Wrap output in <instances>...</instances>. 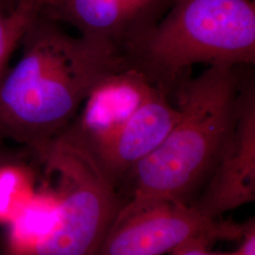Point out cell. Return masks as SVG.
Listing matches in <instances>:
<instances>
[{"mask_svg":"<svg viewBox=\"0 0 255 255\" xmlns=\"http://www.w3.org/2000/svg\"><path fill=\"white\" fill-rule=\"evenodd\" d=\"M0 77V137L35 156L68 127L93 88L128 64L109 42L73 36L42 14Z\"/></svg>","mask_w":255,"mask_h":255,"instance_id":"6da1fadb","label":"cell"},{"mask_svg":"<svg viewBox=\"0 0 255 255\" xmlns=\"http://www.w3.org/2000/svg\"><path fill=\"white\" fill-rule=\"evenodd\" d=\"M237 67L213 64L174 88L180 119L164 141L123 181L129 195L114 223L158 203L191 204L219 161L233 130L242 80Z\"/></svg>","mask_w":255,"mask_h":255,"instance_id":"7a4b0ae2","label":"cell"},{"mask_svg":"<svg viewBox=\"0 0 255 255\" xmlns=\"http://www.w3.org/2000/svg\"><path fill=\"white\" fill-rule=\"evenodd\" d=\"M169 12L125 50L128 64L169 95L194 64L255 63L252 0H173Z\"/></svg>","mask_w":255,"mask_h":255,"instance_id":"3957f363","label":"cell"},{"mask_svg":"<svg viewBox=\"0 0 255 255\" xmlns=\"http://www.w3.org/2000/svg\"><path fill=\"white\" fill-rule=\"evenodd\" d=\"M57 183L58 220L39 239L35 255H98L122 205L118 186L69 129L37 156Z\"/></svg>","mask_w":255,"mask_h":255,"instance_id":"277c9868","label":"cell"},{"mask_svg":"<svg viewBox=\"0 0 255 255\" xmlns=\"http://www.w3.org/2000/svg\"><path fill=\"white\" fill-rule=\"evenodd\" d=\"M247 227L208 218L192 204L158 203L115 222L98 255H163L196 238L241 239Z\"/></svg>","mask_w":255,"mask_h":255,"instance_id":"5b68a950","label":"cell"},{"mask_svg":"<svg viewBox=\"0 0 255 255\" xmlns=\"http://www.w3.org/2000/svg\"><path fill=\"white\" fill-rule=\"evenodd\" d=\"M255 200V89L242 81L235 125L218 163L191 204L211 219Z\"/></svg>","mask_w":255,"mask_h":255,"instance_id":"8992f818","label":"cell"},{"mask_svg":"<svg viewBox=\"0 0 255 255\" xmlns=\"http://www.w3.org/2000/svg\"><path fill=\"white\" fill-rule=\"evenodd\" d=\"M165 8L162 0H42L41 14L125 52L154 27Z\"/></svg>","mask_w":255,"mask_h":255,"instance_id":"52a82bcc","label":"cell"},{"mask_svg":"<svg viewBox=\"0 0 255 255\" xmlns=\"http://www.w3.org/2000/svg\"><path fill=\"white\" fill-rule=\"evenodd\" d=\"M154 86L144 74L129 65L108 74L93 88L66 128L98 157Z\"/></svg>","mask_w":255,"mask_h":255,"instance_id":"ba28073f","label":"cell"},{"mask_svg":"<svg viewBox=\"0 0 255 255\" xmlns=\"http://www.w3.org/2000/svg\"><path fill=\"white\" fill-rule=\"evenodd\" d=\"M154 86L146 100L97 159L118 186L128 170L152 152L173 128L180 111Z\"/></svg>","mask_w":255,"mask_h":255,"instance_id":"9c48e42d","label":"cell"},{"mask_svg":"<svg viewBox=\"0 0 255 255\" xmlns=\"http://www.w3.org/2000/svg\"><path fill=\"white\" fill-rule=\"evenodd\" d=\"M41 9L42 0H19L9 12L0 5V77L29 27L41 15Z\"/></svg>","mask_w":255,"mask_h":255,"instance_id":"30bf717a","label":"cell"},{"mask_svg":"<svg viewBox=\"0 0 255 255\" xmlns=\"http://www.w3.org/2000/svg\"><path fill=\"white\" fill-rule=\"evenodd\" d=\"M214 241L206 237L191 239L176 248L170 254L171 255H237V252L230 253H212L208 251Z\"/></svg>","mask_w":255,"mask_h":255,"instance_id":"8fae6325","label":"cell"},{"mask_svg":"<svg viewBox=\"0 0 255 255\" xmlns=\"http://www.w3.org/2000/svg\"><path fill=\"white\" fill-rule=\"evenodd\" d=\"M241 239V246L236 251L237 255H255V224L254 219L248 223V227Z\"/></svg>","mask_w":255,"mask_h":255,"instance_id":"7c38bea8","label":"cell"},{"mask_svg":"<svg viewBox=\"0 0 255 255\" xmlns=\"http://www.w3.org/2000/svg\"><path fill=\"white\" fill-rule=\"evenodd\" d=\"M7 141L0 137V168L8 164H18L20 154L9 148Z\"/></svg>","mask_w":255,"mask_h":255,"instance_id":"4fadbf2b","label":"cell"},{"mask_svg":"<svg viewBox=\"0 0 255 255\" xmlns=\"http://www.w3.org/2000/svg\"><path fill=\"white\" fill-rule=\"evenodd\" d=\"M19 0H0V5L7 12L12 10L16 6Z\"/></svg>","mask_w":255,"mask_h":255,"instance_id":"5bb4252c","label":"cell"},{"mask_svg":"<svg viewBox=\"0 0 255 255\" xmlns=\"http://www.w3.org/2000/svg\"><path fill=\"white\" fill-rule=\"evenodd\" d=\"M163 2L164 3V5L167 7L168 6V4H171L172 2H173V0H162Z\"/></svg>","mask_w":255,"mask_h":255,"instance_id":"9a60e30c","label":"cell"}]
</instances>
